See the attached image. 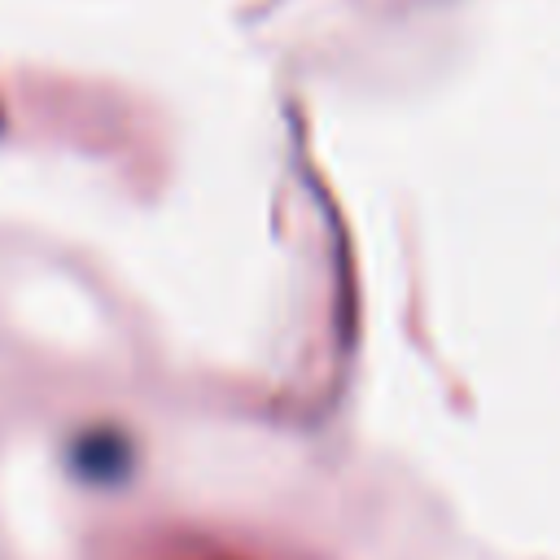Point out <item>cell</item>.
Instances as JSON below:
<instances>
[{
  "label": "cell",
  "instance_id": "1",
  "mask_svg": "<svg viewBox=\"0 0 560 560\" xmlns=\"http://www.w3.org/2000/svg\"><path fill=\"white\" fill-rule=\"evenodd\" d=\"M74 464L92 477V481H114L122 468H127V442L114 433V429H101V433H88L74 451Z\"/></svg>",
  "mask_w": 560,
  "mask_h": 560
}]
</instances>
